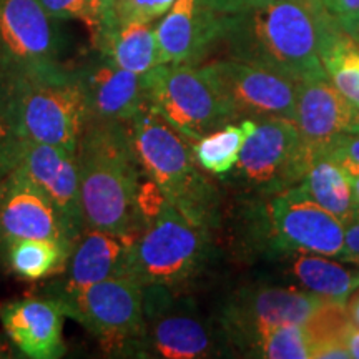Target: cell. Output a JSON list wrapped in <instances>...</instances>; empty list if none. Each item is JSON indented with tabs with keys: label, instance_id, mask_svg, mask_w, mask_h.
I'll return each mask as SVG.
<instances>
[{
	"label": "cell",
	"instance_id": "obj_1",
	"mask_svg": "<svg viewBox=\"0 0 359 359\" xmlns=\"http://www.w3.org/2000/svg\"><path fill=\"white\" fill-rule=\"evenodd\" d=\"M339 29L321 0H275L253 11L223 15L219 42L226 45L231 58L298 83L326 75L321 50Z\"/></svg>",
	"mask_w": 359,
	"mask_h": 359
},
{
	"label": "cell",
	"instance_id": "obj_2",
	"mask_svg": "<svg viewBox=\"0 0 359 359\" xmlns=\"http://www.w3.org/2000/svg\"><path fill=\"white\" fill-rule=\"evenodd\" d=\"M77 161L85 228L133 238L140 228V163L130 125L87 118Z\"/></svg>",
	"mask_w": 359,
	"mask_h": 359
},
{
	"label": "cell",
	"instance_id": "obj_3",
	"mask_svg": "<svg viewBox=\"0 0 359 359\" xmlns=\"http://www.w3.org/2000/svg\"><path fill=\"white\" fill-rule=\"evenodd\" d=\"M138 212L127 275L143 288H172L195 276L208 253V230L183 217L151 180L138 188Z\"/></svg>",
	"mask_w": 359,
	"mask_h": 359
},
{
	"label": "cell",
	"instance_id": "obj_4",
	"mask_svg": "<svg viewBox=\"0 0 359 359\" xmlns=\"http://www.w3.org/2000/svg\"><path fill=\"white\" fill-rule=\"evenodd\" d=\"M138 163L180 213L210 231L218 222L215 188L196 168L185 138L165 122L151 107L130 123Z\"/></svg>",
	"mask_w": 359,
	"mask_h": 359
},
{
	"label": "cell",
	"instance_id": "obj_5",
	"mask_svg": "<svg viewBox=\"0 0 359 359\" xmlns=\"http://www.w3.org/2000/svg\"><path fill=\"white\" fill-rule=\"evenodd\" d=\"M48 298L95 336L105 351H133L147 338L145 294L133 278H110L75 291L50 290Z\"/></svg>",
	"mask_w": 359,
	"mask_h": 359
},
{
	"label": "cell",
	"instance_id": "obj_6",
	"mask_svg": "<svg viewBox=\"0 0 359 359\" xmlns=\"http://www.w3.org/2000/svg\"><path fill=\"white\" fill-rule=\"evenodd\" d=\"M87 102L75 70L22 80L15 100V137L77 154Z\"/></svg>",
	"mask_w": 359,
	"mask_h": 359
},
{
	"label": "cell",
	"instance_id": "obj_7",
	"mask_svg": "<svg viewBox=\"0 0 359 359\" xmlns=\"http://www.w3.org/2000/svg\"><path fill=\"white\" fill-rule=\"evenodd\" d=\"M147 102L185 140H198L235 115L198 65L161 64L145 74Z\"/></svg>",
	"mask_w": 359,
	"mask_h": 359
},
{
	"label": "cell",
	"instance_id": "obj_8",
	"mask_svg": "<svg viewBox=\"0 0 359 359\" xmlns=\"http://www.w3.org/2000/svg\"><path fill=\"white\" fill-rule=\"evenodd\" d=\"M57 22L40 0H0V60L19 83L69 70Z\"/></svg>",
	"mask_w": 359,
	"mask_h": 359
},
{
	"label": "cell",
	"instance_id": "obj_9",
	"mask_svg": "<svg viewBox=\"0 0 359 359\" xmlns=\"http://www.w3.org/2000/svg\"><path fill=\"white\" fill-rule=\"evenodd\" d=\"M263 226L271 248L281 253L343 255L344 223L293 187L278 191L264 205Z\"/></svg>",
	"mask_w": 359,
	"mask_h": 359
},
{
	"label": "cell",
	"instance_id": "obj_10",
	"mask_svg": "<svg viewBox=\"0 0 359 359\" xmlns=\"http://www.w3.org/2000/svg\"><path fill=\"white\" fill-rule=\"evenodd\" d=\"M201 69L235 118L253 115L294 120L296 82L285 75L231 57L210 62Z\"/></svg>",
	"mask_w": 359,
	"mask_h": 359
},
{
	"label": "cell",
	"instance_id": "obj_11",
	"mask_svg": "<svg viewBox=\"0 0 359 359\" xmlns=\"http://www.w3.org/2000/svg\"><path fill=\"white\" fill-rule=\"evenodd\" d=\"M318 154L304 147L294 120L273 116L246 138L236 168L246 182L281 191L296 185Z\"/></svg>",
	"mask_w": 359,
	"mask_h": 359
},
{
	"label": "cell",
	"instance_id": "obj_12",
	"mask_svg": "<svg viewBox=\"0 0 359 359\" xmlns=\"http://www.w3.org/2000/svg\"><path fill=\"white\" fill-rule=\"evenodd\" d=\"M11 158L12 167L24 173L52 201L75 243L85 230L77 154L15 137L11 143Z\"/></svg>",
	"mask_w": 359,
	"mask_h": 359
},
{
	"label": "cell",
	"instance_id": "obj_13",
	"mask_svg": "<svg viewBox=\"0 0 359 359\" xmlns=\"http://www.w3.org/2000/svg\"><path fill=\"white\" fill-rule=\"evenodd\" d=\"M0 238L50 240L70 253L75 245L52 201L13 167L0 182Z\"/></svg>",
	"mask_w": 359,
	"mask_h": 359
},
{
	"label": "cell",
	"instance_id": "obj_14",
	"mask_svg": "<svg viewBox=\"0 0 359 359\" xmlns=\"http://www.w3.org/2000/svg\"><path fill=\"white\" fill-rule=\"evenodd\" d=\"M326 299L313 291L293 288H258L233 299L224 313V326L238 341H257L281 325H303Z\"/></svg>",
	"mask_w": 359,
	"mask_h": 359
},
{
	"label": "cell",
	"instance_id": "obj_15",
	"mask_svg": "<svg viewBox=\"0 0 359 359\" xmlns=\"http://www.w3.org/2000/svg\"><path fill=\"white\" fill-rule=\"evenodd\" d=\"M222 22L208 0H175L155 27L160 65L198 64L219 42Z\"/></svg>",
	"mask_w": 359,
	"mask_h": 359
},
{
	"label": "cell",
	"instance_id": "obj_16",
	"mask_svg": "<svg viewBox=\"0 0 359 359\" xmlns=\"http://www.w3.org/2000/svg\"><path fill=\"white\" fill-rule=\"evenodd\" d=\"M75 72L85 93L87 118L130 125L148 107L145 74L120 69L100 53Z\"/></svg>",
	"mask_w": 359,
	"mask_h": 359
},
{
	"label": "cell",
	"instance_id": "obj_17",
	"mask_svg": "<svg viewBox=\"0 0 359 359\" xmlns=\"http://www.w3.org/2000/svg\"><path fill=\"white\" fill-rule=\"evenodd\" d=\"M64 311L52 298H22L0 306V321L8 339L30 359L64 356Z\"/></svg>",
	"mask_w": 359,
	"mask_h": 359
},
{
	"label": "cell",
	"instance_id": "obj_18",
	"mask_svg": "<svg viewBox=\"0 0 359 359\" xmlns=\"http://www.w3.org/2000/svg\"><path fill=\"white\" fill-rule=\"evenodd\" d=\"M359 110L339 93L327 75L296 83L294 123L303 145L321 150L336 135L349 133Z\"/></svg>",
	"mask_w": 359,
	"mask_h": 359
},
{
	"label": "cell",
	"instance_id": "obj_19",
	"mask_svg": "<svg viewBox=\"0 0 359 359\" xmlns=\"http://www.w3.org/2000/svg\"><path fill=\"white\" fill-rule=\"evenodd\" d=\"M133 238L85 228L67 259L65 278L50 286L53 291H75L103 280L128 276V250Z\"/></svg>",
	"mask_w": 359,
	"mask_h": 359
},
{
	"label": "cell",
	"instance_id": "obj_20",
	"mask_svg": "<svg viewBox=\"0 0 359 359\" xmlns=\"http://www.w3.org/2000/svg\"><path fill=\"white\" fill-rule=\"evenodd\" d=\"M92 35L98 53L120 69L143 75L160 65L154 22H118L111 0L103 2Z\"/></svg>",
	"mask_w": 359,
	"mask_h": 359
},
{
	"label": "cell",
	"instance_id": "obj_21",
	"mask_svg": "<svg viewBox=\"0 0 359 359\" xmlns=\"http://www.w3.org/2000/svg\"><path fill=\"white\" fill-rule=\"evenodd\" d=\"M145 294V293H143ZM145 314L151 316L150 338L155 353L167 359H198L213 354V338L203 321L187 313H163L145 298Z\"/></svg>",
	"mask_w": 359,
	"mask_h": 359
},
{
	"label": "cell",
	"instance_id": "obj_22",
	"mask_svg": "<svg viewBox=\"0 0 359 359\" xmlns=\"http://www.w3.org/2000/svg\"><path fill=\"white\" fill-rule=\"evenodd\" d=\"M293 188L299 195L333 213L343 223L351 218L356 208L348 173L338 161L321 154L314 156Z\"/></svg>",
	"mask_w": 359,
	"mask_h": 359
},
{
	"label": "cell",
	"instance_id": "obj_23",
	"mask_svg": "<svg viewBox=\"0 0 359 359\" xmlns=\"http://www.w3.org/2000/svg\"><path fill=\"white\" fill-rule=\"evenodd\" d=\"M323 255H299L291 271L308 291L334 303H346L359 286V268L349 269Z\"/></svg>",
	"mask_w": 359,
	"mask_h": 359
},
{
	"label": "cell",
	"instance_id": "obj_24",
	"mask_svg": "<svg viewBox=\"0 0 359 359\" xmlns=\"http://www.w3.org/2000/svg\"><path fill=\"white\" fill-rule=\"evenodd\" d=\"M257 120H243L238 125H224L191 143L196 165L205 172L226 173L236 167L246 138L257 128Z\"/></svg>",
	"mask_w": 359,
	"mask_h": 359
},
{
	"label": "cell",
	"instance_id": "obj_25",
	"mask_svg": "<svg viewBox=\"0 0 359 359\" xmlns=\"http://www.w3.org/2000/svg\"><path fill=\"white\" fill-rule=\"evenodd\" d=\"M303 326L311 344V359L351 358L344 339L353 325L343 303L326 299Z\"/></svg>",
	"mask_w": 359,
	"mask_h": 359
},
{
	"label": "cell",
	"instance_id": "obj_26",
	"mask_svg": "<svg viewBox=\"0 0 359 359\" xmlns=\"http://www.w3.org/2000/svg\"><path fill=\"white\" fill-rule=\"evenodd\" d=\"M69 257V250L50 240H12L7 243L12 271L29 281L64 271Z\"/></svg>",
	"mask_w": 359,
	"mask_h": 359
},
{
	"label": "cell",
	"instance_id": "obj_27",
	"mask_svg": "<svg viewBox=\"0 0 359 359\" xmlns=\"http://www.w3.org/2000/svg\"><path fill=\"white\" fill-rule=\"evenodd\" d=\"M321 62L330 82L359 110V43L339 29L323 47Z\"/></svg>",
	"mask_w": 359,
	"mask_h": 359
},
{
	"label": "cell",
	"instance_id": "obj_28",
	"mask_svg": "<svg viewBox=\"0 0 359 359\" xmlns=\"http://www.w3.org/2000/svg\"><path fill=\"white\" fill-rule=\"evenodd\" d=\"M255 348L268 359H311V344L303 325H281L266 331Z\"/></svg>",
	"mask_w": 359,
	"mask_h": 359
},
{
	"label": "cell",
	"instance_id": "obj_29",
	"mask_svg": "<svg viewBox=\"0 0 359 359\" xmlns=\"http://www.w3.org/2000/svg\"><path fill=\"white\" fill-rule=\"evenodd\" d=\"M19 79L0 60V145L15 138V100Z\"/></svg>",
	"mask_w": 359,
	"mask_h": 359
},
{
	"label": "cell",
	"instance_id": "obj_30",
	"mask_svg": "<svg viewBox=\"0 0 359 359\" xmlns=\"http://www.w3.org/2000/svg\"><path fill=\"white\" fill-rule=\"evenodd\" d=\"M103 2L105 0H40L52 19L83 22L90 30L97 24Z\"/></svg>",
	"mask_w": 359,
	"mask_h": 359
},
{
	"label": "cell",
	"instance_id": "obj_31",
	"mask_svg": "<svg viewBox=\"0 0 359 359\" xmlns=\"http://www.w3.org/2000/svg\"><path fill=\"white\" fill-rule=\"evenodd\" d=\"M175 0H111V12L118 22H155L167 13Z\"/></svg>",
	"mask_w": 359,
	"mask_h": 359
},
{
	"label": "cell",
	"instance_id": "obj_32",
	"mask_svg": "<svg viewBox=\"0 0 359 359\" xmlns=\"http://www.w3.org/2000/svg\"><path fill=\"white\" fill-rule=\"evenodd\" d=\"M318 154L338 161L348 177L359 173V133H339Z\"/></svg>",
	"mask_w": 359,
	"mask_h": 359
},
{
	"label": "cell",
	"instance_id": "obj_33",
	"mask_svg": "<svg viewBox=\"0 0 359 359\" xmlns=\"http://www.w3.org/2000/svg\"><path fill=\"white\" fill-rule=\"evenodd\" d=\"M341 29L358 42L359 39V0H321Z\"/></svg>",
	"mask_w": 359,
	"mask_h": 359
},
{
	"label": "cell",
	"instance_id": "obj_34",
	"mask_svg": "<svg viewBox=\"0 0 359 359\" xmlns=\"http://www.w3.org/2000/svg\"><path fill=\"white\" fill-rule=\"evenodd\" d=\"M341 258L359 264V206L354 208L351 218L344 223V248Z\"/></svg>",
	"mask_w": 359,
	"mask_h": 359
},
{
	"label": "cell",
	"instance_id": "obj_35",
	"mask_svg": "<svg viewBox=\"0 0 359 359\" xmlns=\"http://www.w3.org/2000/svg\"><path fill=\"white\" fill-rule=\"evenodd\" d=\"M210 6L222 15H233V13H241L246 11H253L268 6L275 0H208Z\"/></svg>",
	"mask_w": 359,
	"mask_h": 359
},
{
	"label": "cell",
	"instance_id": "obj_36",
	"mask_svg": "<svg viewBox=\"0 0 359 359\" xmlns=\"http://www.w3.org/2000/svg\"><path fill=\"white\" fill-rule=\"evenodd\" d=\"M344 309L354 327H359V286L348 296L346 303H344Z\"/></svg>",
	"mask_w": 359,
	"mask_h": 359
},
{
	"label": "cell",
	"instance_id": "obj_37",
	"mask_svg": "<svg viewBox=\"0 0 359 359\" xmlns=\"http://www.w3.org/2000/svg\"><path fill=\"white\" fill-rule=\"evenodd\" d=\"M13 140V138H12ZM12 140L6 143V145H0V182L4 177L8 173V170L12 168V158H11V143Z\"/></svg>",
	"mask_w": 359,
	"mask_h": 359
},
{
	"label": "cell",
	"instance_id": "obj_38",
	"mask_svg": "<svg viewBox=\"0 0 359 359\" xmlns=\"http://www.w3.org/2000/svg\"><path fill=\"white\" fill-rule=\"evenodd\" d=\"M344 343H346V348L349 354H351V358L359 359V327L351 326V330L348 331Z\"/></svg>",
	"mask_w": 359,
	"mask_h": 359
},
{
	"label": "cell",
	"instance_id": "obj_39",
	"mask_svg": "<svg viewBox=\"0 0 359 359\" xmlns=\"http://www.w3.org/2000/svg\"><path fill=\"white\" fill-rule=\"evenodd\" d=\"M349 182H351V188H353V198L356 206H359V173L349 177Z\"/></svg>",
	"mask_w": 359,
	"mask_h": 359
},
{
	"label": "cell",
	"instance_id": "obj_40",
	"mask_svg": "<svg viewBox=\"0 0 359 359\" xmlns=\"http://www.w3.org/2000/svg\"><path fill=\"white\" fill-rule=\"evenodd\" d=\"M349 133H359V116H358L356 122H354V125L351 127V130H349Z\"/></svg>",
	"mask_w": 359,
	"mask_h": 359
},
{
	"label": "cell",
	"instance_id": "obj_41",
	"mask_svg": "<svg viewBox=\"0 0 359 359\" xmlns=\"http://www.w3.org/2000/svg\"><path fill=\"white\" fill-rule=\"evenodd\" d=\"M358 43H359V39H358Z\"/></svg>",
	"mask_w": 359,
	"mask_h": 359
}]
</instances>
